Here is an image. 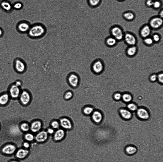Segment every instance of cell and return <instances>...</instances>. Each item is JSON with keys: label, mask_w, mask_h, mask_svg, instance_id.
Masks as SVG:
<instances>
[{"label": "cell", "mask_w": 163, "mask_h": 162, "mask_svg": "<svg viewBox=\"0 0 163 162\" xmlns=\"http://www.w3.org/2000/svg\"><path fill=\"white\" fill-rule=\"evenodd\" d=\"M109 32L110 35L114 37L119 42L123 41L125 32L121 26L117 25L112 26L109 29Z\"/></svg>", "instance_id": "obj_5"}, {"label": "cell", "mask_w": 163, "mask_h": 162, "mask_svg": "<svg viewBox=\"0 0 163 162\" xmlns=\"http://www.w3.org/2000/svg\"><path fill=\"white\" fill-rule=\"evenodd\" d=\"M103 0H86L88 5L90 8L94 9L99 7L101 5Z\"/></svg>", "instance_id": "obj_25"}, {"label": "cell", "mask_w": 163, "mask_h": 162, "mask_svg": "<svg viewBox=\"0 0 163 162\" xmlns=\"http://www.w3.org/2000/svg\"><path fill=\"white\" fill-rule=\"evenodd\" d=\"M133 99L132 95L128 92H125L122 94L121 100L127 104L131 102Z\"/></svg>", "instance_id": "obj_28"}, {"label": "cell", "mask_w": 163, "mask_h": 162, "mask_svg": "<svg viewBox=\"0 0 163 162\" xmlns=\"http://www.w3.org/2000/svg\"><path fill=\"white\" fill-rule=\"evenodd\" d=\"M91 115L92 120L95 124H99L103 120V115L99 110H94Z\"/></svg>", "instance_id": "obj_23"}, {"label": "cell", "mask_w": 163, "mask_h": 162, "mask_svg": "<svg viewBox=\"0 0 163 162\" xmlns=\"http://www.w3.org/2000/svg\"><path fill=\"white\" fill-rule=\"evenodd\" d=\"M123 18L126 20L131 21L134 20L135 17L134 13L130 11H127L124 12L122 14Z\"/></svg>", "instance_id": "obj_26"}, {"label": "cell", "mask_w": 163, "mask_h": 162, "mask_svg": "<svg viewBox=\"0 0 163 162\" xmlns=\"http://www.w3.org/2000/svg\"><path fill=\"white\" fill-rule=\"evenodd\" d=\"M7 162H20L19 160L16 159H12L9 160Z\"/></svg>", "instance_id": "obj_47"}, {"label": "cell", "mask_w": 163, "mask_h": 162, "mask_svg": "<svg viewBox=\"0 0 163 162\" xmlns=\"http://www.w3.org/2000/svg\"><path fill=\"white\" fill-rule=\"evenodd\" d=\"M10 98L8 92H4L1 93L0 95V105L4 106L7 105Z\"/></svg>", "instance_id": "obj_24"}, {"label": "cell", "mask_w": 163, "mask_h": 162, "mask_svg": "<svg viewBox=\"0 0 163 162\" xmlns=\"http://www.w3.org/2000/svg\"><path fill=\"white\" fill-rule=\"evenodd\" d=\"M152 29L148 24L143 25L140 29L139 32V36L142 39L151 36Z\"/></svg>", "instance_id": "obj_15"}, {"label": "cell", "mask_w": 163, "mask_h": 162, "mask_svg": "<svg viewBox=\"0 0 163 162\" xmlns=\"http://www.w3.org/2000/svg\"><path fill=\"white\" fill-rule=\"evenodd\" d=\"M30 125V131L35 134L42 130L43 124L40 120H36L32 122Z\"/></svg>", "instance_id": "obj_19"}, {"label": "cell", "mask_w": 163, "mask_h": 162, "mask_svg": "<svg viewBox=\"0 0 163 162\" xmlns=\"http://www.w3.org/2000/svg\"><path fill=\"white\" fill-rule=\"evenodd\" d=\"M139 52V48L137 45L128 46L125 49V53L128 57L132 58L135 57Z\"/></svg>", "instance_id": "obj_18"}, {"label": "cell", "mask_w": 163, "mask_h": 162, "mask_svg": "<svg viewBox=\"0 0 163 162\" xmlns=\"http://www.w3.org/2000/svg\"><path fill=\"white\" fill-rule=\"evenodd\" d=\"M0 5L3 9L7 11L10 10L12 8L11 4L7 1L2 2L1 3Z\"/></svg>", "instance_id": "obj_34"}, {"label": "cell", "mask_w": 163, "mask_h": 162, "mask_svg": "<svg viewBox=\"0 0 163 162\" xmlns=\"http://www.w3.org/2000/svg\"><path fill=\"white\" fill-rule=\"evenodd\" d=\"M153 0L154 1H155V0Z\"/></svg>", "instance_id": "obj_51"}, {"label": "cell", "mask_w": 163, "mask_h": 162, "mask_svg": "<svg viewBox=\"0 0 163 162\" xmlns=\"http://www.w3.org/2000/svg\"><path fill=\"white\" fill-rule=\"evenodd\" d=\"M117 0L120 1V2H122V1H125V0Z\"/></svg>", "instance_id": "obj_49"}, {"label": "cell", "mask_w": 163, "mask_h": 162, "mask_svg": "<svg viewBox=\"0 0 163 162\" xmlns=\"http://www.w3.org/2000/svg\"><path fill=\"white\" fill-rule=\"evenodd\" d=\"M30 153L29 149L22 147L18 148L14 155L16 159L19 160H23L26 158Z\"/></svg>", "instance_id": "obj_12"}, {"label": "cell", "mask_w": 163, "mask_h": 162, "mask_svg": "<svg viewBox=\"0 0 163 162\" xmlns=\"http://www.w3.org/2000/svg\"><path fill=\"white\" fill-rule=\"evenodd\" d=\"M21 92L20 87L16 85L13 83L10 86L8 92L11 98L16 99L18 98Z\"/></svg>", "instance_id": "obj_14"}, {"label": "cell", "mask_w": 163, "mask_h": 162, "mask_svg": "<svg viewBox=\"0 0 163 162\" xmlns=\"http://www.w3.org/2000/svg\"><path fill=\"white\" fill-rule=\"evenodd\" d=\"M118 112L121 117L124 120H130L132 118V112L126 108H122L120 109Z\"/></svg>", "instance_id": "obj_21"}, {"label": "cell", "mask_w": 163, "mask_h": 162, "mask_svg": "<svg viewBox=\"0 0 163 162\" xmlns=\"http://www.w3.org/2000/svg\"><path fill=\"white\" fill-rule=\"evenodd\" d=\"M149 81L152 82H154L157 81V73H153L151 74L149 76L148 78Z\"/></svg>", "instance_id": "obj_39"}, {"label": "cell", "mask_w": 163, "mask_h": 162, "mask_svg": "<svg viewBox=\"0 0 163 162\" xmlns=\"http://www.w3.org/2000/svg\"><path fill=\"white\" fill-rule=\"evenodd\" d=\"M0 130H1V126H0Z\"/></svg>", "instance_id": "obj_50"}, {"label": "cell", "mask_w": 163, "mask_h": 162, "mask_svg": "<svg viewBox=\"0 0 163 162\" xmlns=\"http://www.w3.org/2000/svg\"><path fill=\"white\" fill-rule=\"evenodd\" d=\"M3 34V31L1 29H0V37L2 36Z\"/></svg>", "instance_id": "obj_48"}, {"label": "cell", "mask_w": 163, "mask_h": 162, "mask_svg": "<svg viewBox=\"0 0 163 162\" xmlns=\"http://www.w3.org/2000/svg\"><path fill=\"white\" fill-rule=\"evenodd\" d=\"M138 107L135 103L131 102L127 104L126 108L132 112H136Z\"/></svg>", "instance_id": "obj_31"}, {"label": "cell", "mask_w": 163, "mask_h": 162, "mask_svg": "<svg viewBox=\"0 0 163 162\" xmlns=\"http://www.w3.org/2000/svg\"><path fill=\"white\" fill-rule=\"evenodd\" d=\"M154 2V1L153 0H146L145 4L148 7H152Z\"/></svg>", "instance_id": "obj_44"}, {"label": "cell", "mask_w": 163, "mask_h": 162, "mask_svg": "<svg viewBox=\"0 0 163 162\" xmlns=\"http://www.w3.org/2000/svg\"><path fill=\"white\" fill-rule=\"evenodd\" d=\"M30 143L24 140L22 143V148L26 149H29L31 147Z\"/></svg>", "instance_id": "obj_41"}, {"label": "cell", "mask_w": 163, "mask_h": 162, "mask_svg": "<svg viewBox=\"0 0 163 162\" xmlns=\"http://www.w3.org/2000/svg\"><path fill=\"white\" fill-rule=\"evenodd\" d=\"M17 148L15 144L11 142H7L1 146L0 153L5 156H11L14 155Z\"/></svg>", "instance_id": "obj_3"}, {"label": "cell", "mask_w": 163, "mask_h": 162, "mask_svg": "<svg viewBox=\"0 0 163 162\" xmlns=\"http://www.w3.org/2000/svg\"><path fill=\"white\" fill-rule=\"evenodd\" d=\"M49 136L46 130L42 129L35 134V141L38 143H44L48 141Z\"/></svg>", "instance_id": "obj_9"}, {"label": "cell", "mask_w": 163, "mask_h": 162, "mask_svg": "<svg viewBox=\"0 0 163 162\" xmlns=\"http://www.w3.org/2000/svg\"><path fill=\"white\" fill-rule=\"evenodd\" d=\"M162 4L161 1L159 0L154 1L152 7L155 10H158L161 7Z\"/></svg>", "instance_id": "obj_38"}, {"label": "cell", "mask_w": 163, "mask_h": 162, "mask_svg": "<svg viewBox=\"0 0 163 162\" xmlns=\"http://www.w3.org/2000/svg\"><path fill=\"white\" fill-rule=\"evenodd\" d=\"M158 16L163 18V8H162L159 12Z\"/></svg>", "instance_id": "obj_46"}, {"label": "cell", "mask_w": 163, "mask_h": 162, "mask_svg": "<svg viewBox=\"0 0 163 162\" xmlns=\"http://www.w3.org/2000/svg\"><path fill=\"white\" fill-rule=\"evenodd\" d=\"M151 36L155 44L159 43L161 42V37L159 33H155L151 35Z\"/></svg>", "instance_id": "obj_32"}, {"label": "cell", "mask_w": 163, "mask_h": 162, "mask_svg": "<svg viewBox=\"0 0 163 162\" xmlns=\"http://www.w3.org/2000/svg\"><path fill=\"white\" fill-rule=\"evenodd\" d=\"M19 128L20 130L24 133L30 131V124L26 122H23L21 123Z\"/></svg>", "instance_id": "obj_27"}, {"label": "cell", "mask_w": 163, "mask_h": 162, "mask_svg": "<svg viewBox=\"0 0 163 162\" xmlns=\"http://www.w3.org/2000/svg\"><path fill=\"white\" fill-rule=\"evenodd\" d=\"M66 135L65 130L60 128L55 130L52 135L53 141L56 142H59L63 141Z\"/></svg>", "instance_id": "obj_11"}, {"label": "cell", "mask_w": 163, "mask_h": 162, "mask_svg": "<svg viewBox=\"0 0 163 162\" xmlns=\"http://www.w3.org/2000/svg\"><path fill=\"white\" fill-rule=\"evenodd\" d=\"M148 24L152 30L159 29L163 26V18L158 16L152 17L149 19Z\"/></svg>", "instance_id": "obj_8"}, {"label": "cell", "mask_w": 163, "mask_h": 162, "mask_svg": "<svg viewBox=\"0 0 163 162\" xmlns=\"http://www.w3.org/2000/svg\"><path fill=\"white\" fill-rule=\"evenodd\" d=\"M119 42L113 37L110 35L105 38L104 43L107 47L112 48L115 47L117 45Z\"/></svg>", "instance_id": "obj_22"}, {"label": "cell", "mask_w": 163, "mask_h": 162, "mask_svg": "<svg viewBox=\"0 0 163 162\" xmlns=\"http://www.w3.org/2000/svg\"><path fill=\"white\" fill-rule=\"evenodd\" d=\"M55 130L51 127H48L46 130L47 132L49 135H52L54 134Z\"/></svg>", "instance_id": "obj_43"}, {"label": "cell", "mask_w": 163, "mask_h": 162, "mask_svg": "<svg viewBox=\"0 0 163 162\" xmlns=\"http://www.w3.org/2000/svg\"><path fill=\"white\" fill-rule=\"evenodd\" d=\"M14 83L16 85L19 87H20L22 85V81H21L19 80H17L15 81Z\"/></svg>", "instance_id": "obj_45"}, {"label": "cell", "mask_w": 163, "mask_h": 162, "mask_svg": "<svg viewBox=\"0 0 163 162\" xmlns=\"http://www.w3.org/2000/svg\"><path fill=\"white\" fill-rule=\"evenodd\" d=\"M47 30L45 26L40 23H37L31 25L27 33L28 36L32 39L41 38L46 34Z\"/></svg>", "instance_id": "obj_1"}, {"label": "cell", "mask_w": 163, "mask_h": 162, "mask_svg": "<svg viewBox=\"0 0 163 162\" xmlns=\"http://www.w3.org/2000/svg\"><path fill=\"white\" fill-rule=\"evenodd\" d=\"M13 66L14 71L18 74H24L26 71L27 69L26 62L20 57H17L14 59Z\"/></svg>", "instance_id": "obj_4"}, {"label": "cell", "mask_w": 163, "mask_h": 162, "mask_svg": "<svg viewBox=\"0 0 163 162\" xmlns=\"http://www.w3.org/2000/svg\"><path fill=\"white\" fill-rule=\"evenodd\" d=\"M142 39V43L143 44L147 47H151L155 44L151 36Z\"/></svg>", "instance_id": "obj_30"}, {"label": "cell", "mask_w": 163, "mask_h": 162, "mask_svg": "<svg viewBox=\"0 0 163 162\" xmlns=\"http://www.w3.org/2000/svg\"><path fill=\"white\" fill-rule=\"evenodd\" d=\"M123 41L127 46L137 45L138 39L134 33L127 31L125 32Z\"/></svg>", "instance_id": "obj_7"}, {"label": "cell", "mask_w": 163, "mask_h": 162, "mask_svg": "<svg viewBox=\"0 0 163 162\" xmlns=\"http://www.w3.org/2000/svg\"><path fill=\"white\" fill-rule=\"evenodd\" d=\"M157 81L159 84H163V71H160L157 73Z\"/></svg>", "instance_id": "obj_36"}, {"label": "cell", "mask_w": 163, "mask_h": 162, "mask_svg": "<svg viewBox=\"0 0 163 162\" xmlns=\"http://www.w3.org/2000/svg\"><path fill=\"white\" fill-rule=\"evenodd\" d=\"M90 69L94 75L99 76L103 74L106 68L105 62L100 58L96 59L93 60L90 65Z\"/></svg>", "instance_id": "obj_2"}, {"label": "cell", "mask_w": 163, "mask_h": 162, "mask_svg": "<svg viewBox=\"0 0 163 162\" xmlns=\"http://www.w3.org/2000/svg\"><path fill=\"white\" fill-rule=\"evenodd\" d=\"M21 104L24 106L27 105L30 103L31 97L29 92L26 90L21 91L18 98Z\"/></svg>", "instance_id": "obj_13"}, {"label": "cell", "mask_w": 163, "mask_h": 162, "mask_svg": "<svg viewBox=\"0 0 163 162\" xmlns=\"http://www.w3.org/2000/svg\"><path fill=\"white\" fill-rule=\"evenodd\" d=\"M60 128L65 130H69L73 127L72 122L69 118L66 117L60 118L59 120Z\"/></svg>", "instance_id": "obj_17"}, {"label": "cell", "mask_w": 163, "mask_h": 162, "mask_svg": "<svg viewBox=\"0 0 163 162\" xmlns=\"http://www.w3.org/2000/svg\"><path fill=\"white\" fill-rule=\"evenodd\" d=\"M23 4L22 3L18 2L15 3L13 5V7L16 9L19 10L21 9L23 7Z\"/></svg>", "instance_id": "obj_42"}, {"label": "cell", "mask_w": 163, "mask_h": 162, "mask_svg": "<svg viewBox=\"0 0 163 162\" xmlns=\"http://www.w3.org/2000/svg\"><path fill=\"white\" fill-rule=\"evenodd\" d=\"M136 112L137 116L141 120L146 121L148 120L150 118L149 112L145 107H138Z\"/></svg>", "instance_id": "obj_10"}, {"label": "cell", "mask_w": 163, "mask_h": 162, "mask_svg": "<svg viewBox=\"0 0 163 162\" xmlns=\"http://www.w3.org/2000/svg\"><path fill=\"white\" fill-rule=\"evenodd\" d=\"M31 25L28 22L26 21H22L18 24L17 29L18 32L21 34L27 33Z\"/></svg>", "instance_id": "obj_16"}, {"label": "cell", "mask_w": 163, "mask_h": 162, "mask_svg": "<svg viewBox=\"0 0 163 162\" xmlns=\"http://www.w3.org/2000/svg\"><path fill=\"white\" fill-rule=\"evenodd\" d=\"M94 110V109L92 107L87 106L83 109V112L84 114L89 115H91Z\"/></svg>", "instance_id": "obj_33"}, {"label": "cell", "mask_w": 163, "mask_h": 162, "mask_svg": "<svg viewBox=\"0 0 163 162\" xmlns=\"http://www.w3.org/2000/svg\"><path fill=\"white\" fill-rule=\"evenodd\" d=\"M122 94L116 92L113 95V99L116 101H118L121 99Z\"/></svg>", "instance_id": "obj_40"}, {"label": "cell", "mask_w": 163, "mask_h": 162, "mask_svg": "<svg viewBox=\"0 0 163 162\" xmlns=\"http://www.w3.org/2000/svg\"><path fill=\"white\" fill-rule=\"evenodd\" d=\"M138 151L137 147L135 145L131 144L126 145L124 148V153L127 156H132L136 154Z\"/></svg>", "instance_id": "obj_20"}, {"label": "cell", "mask_w": 163, "mask_h": 162, "mask_svg": "<svg viewBox=\"0 0 163 162\" xmlns=\"http://www.w3.org/2000/svg\"><path fill=\"white\" fill-rule=\"evenodd\" d=\"M73 94L70 91H66L64 95V99L66 100H68L71 99L73 97Z\"/></svg>", "instance_id": "obj_37"}, {"label": "cell", "mask_w": 163, "mask_h": 162, "mask_svg": "<svg viewBox=\"0 0 163 162\" xmlns=\"http://www.w3.org/2000/svg\"><path fill=\"white\" fill-rule=\"evenodd\" d=\"M50 127L56 130L60 128V123L59 121L53 120L50 123Z\"/></svg>", "instance_id": "obj_35"}, {"label": "cell", "mask_w": 163, "mask_h": 162, "mask_svg": "<svg viewBox=\"0 0 163 162\" xmlns=\"http://www.w3.org/2000/svg\"><path fill=\"white\" fill-rule=\"evenodd\" d=\"M23 138L25 141L30 143L32 142L35 141V135L33 133L29 131L24 133Z\"/></svg>", "instance_id": "obj_29"}, {"label": "cell", "mask_w": 163, "mask_h": 162, "mask_svg": "<svg viewBox=\"0 0 163 162\" xmlns=\"http://www.w3.org/2000/svg\"><path fill=\"white\" fill-rule=\"evenodd\" d=\"M80 77L77 72L72 71L69 73L66 77V80L68 84L72 87H77L80 81Z\"/></svg>", "instance_id": "obj_6"}]
</instances>
